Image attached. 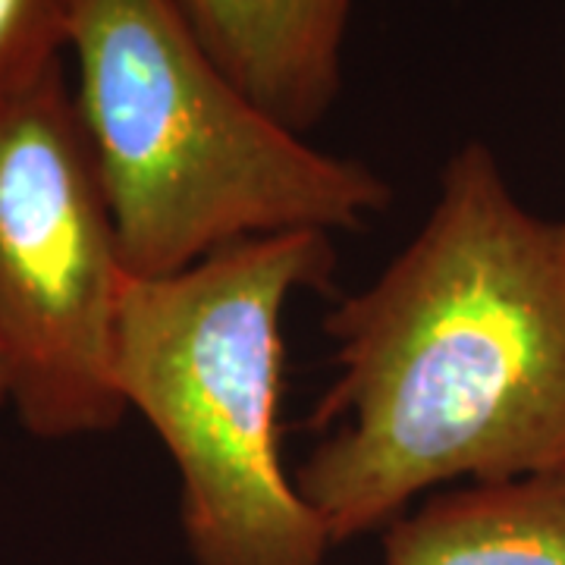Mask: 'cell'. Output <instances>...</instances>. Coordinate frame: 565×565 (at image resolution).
<instances>
[{"instance_id":"3","label":"cell","mask_w":565,"mask_h":565,"mask_svg":"<svg viewBox=\"0 0 565 565\" xmlns=\"http://www.w3.org/2000/svg\"><path fill=\"white\" fill-rule=\"evenodd\" d=\"M333 267L330 236L296 230L122 282L114 384L177 465L195 565H323L333 546L280 446L282 318Z\"/></svg>"},{"instance_id":"6","label":"cell","mask_w":565,"mask_h":565,"mask_svg":"<svg viewBox=\"0 0 565 565\" xmlns=\"http://www.w3.org/2000/svg\"><path fill=\"white\" fill-rule=\"evenodd\" d=\"M384 565H565V465L405 512L386 527Z\"/></svg>"},{"instance_id":"8","label":"cell","mask_w":565,"mask_h":565,"mask_svg":"<svg viewBox=\"0 0 565 565\" xmlns=\"http://www.w3.org/2000/svg\"><path fill=\"white\" fill-rule=\"evenodd\" d=\"M10 405V377H7V367H3V359H0V412Z\"/></svg>"},{"instance_id":"4","label":"cell","mask_w":565,"mask_h":565,"mask_svg":"<svg viewBox=\"0 0 565 565\" xmlns=\"http://www.w3.org/2000/svg\"><path fill=\"white\" fill-rule=\"evenodd\" d=\"M114 214L63 66L0 98V359L41 440L114 430L126 282Z\"/></svg>"},{"instance_id":"7","label":"cell","mask_w":565,"mask_h":565,"mask_svg":"<svg viewBox=\"0 0 565 565\" xmlns=\"http://www.w3.org/2000/svg\"><path fill=\"white\" fill-rule=\"evenodd\" d=\"M76 0H0V98L61 66Z\"/></svg>"},{"instance_id":"1","label":"cell","mask_w":565,"mask_h":565,"mask_svg":"<svg viewBox=\"0 0 565 565\" xmlns=\"http://www.w3.org/2000/svg\"><path fill=\"white\" fill-rule=\"evenodd\" d=\"M340 374L296 487L333 544L390 527L424 490L565 465V221L462 145L415 239L327 318Z\"/></svg>"},{"instance_id":"5","label":"cell","mask_w":565,"mask_h":565,"mask_svg":"<svg viewBox=\"0 0 565 565\" xmlns=\"http://www.w3.org/2000/svg\"><path fill=\"white\" fill-rule=\"evenodd\" d=\"M211 61L286 129L305 136L343 85L355 0H173Z\"/></svg>"},{"instance_id":"2","label":"cell","mask_w":565,"mask_h":565,"mask_svg":"<svg viewBox=\"0 0 565 565\" xmlns=\"http://www.w3.org/2000/svg\"><path fill=\"white\" fill-rule=\"evenodd\" d=\"M66 51L129 277L258 236L362 230L390 204L371 167L311 148L252 102L173 0H76Z\"/></svg>"}]
</instances>
